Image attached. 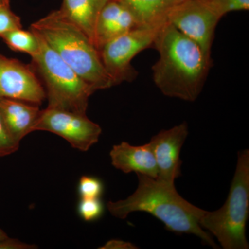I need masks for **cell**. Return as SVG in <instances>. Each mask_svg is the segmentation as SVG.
Wrapping results in <instances>:
<instances>
[{"label": "cell", "instance_id": "2", "mask_svg": "<svg viewBox=\"0 0 249 249\" xmlns=\"http://www.w3.org/2000/svg\"><path fill=\"white\" fill-rule=\"evenodd\" d=\"M137 190L126 199L107 203L108 211L118 219H124L134 212H145L163 223L165 229L178 234H193L203 243L217 248L211 234L200 226L204 210L183 199L175 183L137 174Z\"/></svg>", "mask_w": 249, "mask_h": 249}, {"label": "cell", "instance_id": "15", "mask_svg": "<svg viewBox=\"0 0 249 249\" xmlns=\"http://www.w3.org/2000/svg\"><path fill=\"white\" fill-rule=\"evenodd\" d=\"M1 38L6 45L14 52H22L34 56L38 53L40 44L38 36L34 31L15 29L5 34Z\"/></svg>", "mask_w": 249, "mask_h": 249}, {"label": "cell", "instance_id": "9", "mask_svg": "<svg viewBox=\"0 0 249 249\" xmlns=\"http://www.w3.org/2000/svg\"><path fill=\"white\" fill-rule=\"evenodd\" d=\"M0 98L39 106L45 101L46 92L31 66L0 54Z\"/></svg>", "mask_w": 249, "mask_h": 249}, {"label": "cell", "instance_id": "1", "mask_svg": "<svg viewBox=\"0 0 249 249\" xmlns=\"http://www.w3.org/2000/svg\"><path fill=\"white\" fill-rule=\"evenodd\" d=\"M152 47L160 54L152 67L156 86L168 97L196 101L213 66L212 58L168 22L160 28Z\"/></svg>", "mask_w": 249, "mask_h": 249}, {"label": "cell", "instance_id": "21", "mask_svg": "<svg viewBox=\"0 0 249 249\" xmlns=\"http://www.w3.org/2000/svg\"><path fill=\"white\" fill-rule=\"evenodd\" d=\"M36 245L21 242L17 239L10 238L9 236L0 240V249H34Z\"/></svg>", "mask_w": 249, "mask_h": 249}, {"label": "cell", "instance_id": "24", "mask_svg": "<svg viewBox=\"0 0 249 249\" xmlns=\"http://www.w3.org/2000/svg\"><path fill=\"white\" fill-rule=\"evenodd\" d=\"M10 3L9 0H0V6Z\"/></svg>", "mask_w": 249, "mask_h": 249}, {"label": "cell", "instance_id": "3", "mask_svg": "<svg viewBox=\"0 0 249 249\" xmlns=\"http://www.w3.org/2000/svg\"><path fill=\"white\" fill-rule=\"evenodd\" d=\"M30 29L42 37L96 91L114 86L98 49L88 36L65 17L60 10L52 11L33 23Z\"/></svg>", "mask_w": 249, "mask_h": 249}, {"label": "cell", "instance_id": "14", "mask_svg": "<svg viewBox=\"0 0 249 249\" xmlns=\"http://www.w3.org/2000/svg\"><path fill=\"white\" fill-rule=\"evenodd\" d=\"M109 1L111 0H62L59 10L65 17L79 27L94 45L95 28L98 16Z\"/></svg>", "mask_w": 249, "mask_h": 249}, {"label": "cell", "instance_id": "22", "mask_svg": "<svg viewBox=\"0 0 249 249\" xmlns=\"http://www.w3.org/2000/svg\"><path fill=\"white\" fill-rule=\"evenodd\" d=\"M101 249H138L133 244L121 240H111L106 242L104 245L99 247Z\"/></svg>", "mask_w": 249, "mask_h": 249}, {"label": "cell", "instance_id": "5", "mask_svg": "<svg viewBox=\"0 0 249 249\" xmlns=\"http://www.w3.org/2000/svg\"><path fill=\"white\" fill-rule=\"evenodd\" d=\"M37 36L40 50L31 57V66L45 85L48 107L86 114L90 96L96 90L78 76L42 37Z\"/></svg>", "mask_w": 249, "mask_h": 249}, {"label": "cell", "instance_id": "23", "mask_svg": "<svg viewBox=\"0 0 249 249\" xmlns=\"http://www.w3.org/2000/svg\"><path fill=\"white\" fill-rule=\"evenodd\" d=\"M8 237L7 234H6V232H5L4 231L0 228V240H1V239L5 238V237Z\"/></svg>", "mask_w": 249, "mask_h": 249}, {"label": "cell", "instance_id": "7", "mask_svg": "<svg viewBox=\"0 0 249 249\" xmlns=\"http://www.w3.org/2000/svg\"><path fill=\"white\" fill-rule=\"evenodd\" d=\"M35 131L56 134L82 152L88 151L102 133L99 124L90 120L86 114L48 107L41 110Z\"/></svg>", "mask_w": 249, "mask_h": 249}, {"label": "cell", "instance_id": "6", "mask_svg": "<svg viewBox=\"0 0 249 249\" xmlns=\"http://www.w3.org/2000/svg\"><path fill=\"white\" fill-rule=\"evenodd\" d=\"M163 25L134 28L109 41L100 49L101 61L114 86L135 79L137 72L131 62L136 55L153 46Z\"/></svg>", "mask_w": 249, "mask_h": 249}, {"label": "cell", "instance_id": "18", "mask_svg": "<svg viewBox=\"0 0 249 249\" xmlns=\"http://www.w3.org/2000/svg\"><path fill=\"white\" fill-rule=\"evenodd\" d=\"M78 190L80 198H101L104 185L100 178L84 175L80 178Z\"/></svg>", "mask_w": 249, "mask_h": 249}, {"label": "cell", "instance_id": "10", "mask_svg": "<svg viewBox=\"0 0 249 249\" xmlns=\"http://www.w3.org/2000/svg\"><path fill=\"white\" fill-rule=\"evenodd\" d=\"M188 135L186 122L164 129L152 137L149 142L158 168V178L175 183L181 176L182 161L180 159L181 148Z\"/></svg>", "mask_w": 249, "mask_h": 249}, {"label": "cell", "instance_id": "8", "mask_svg": "<svg viewBox=\"0 0 249 249\" xmlns=\"http://www.w3.org/2000/svg\"><path fill=\"white\" fill-rule=\"evenodd\" d=\"M221 18L200 0H184L171 10L167 22L196 42L211 58L214 31Z\"/></svg>", "mask_w": 249, "mask_h": 249}, {"label": "cell", "instance_id": "16", "mask_svg": "<svg viewBox=\"0 0 249 249\" xmlns=\"http://www.w3.org/2000/svg\"><path fill=\"white\" fill-rule=\"evenodd\" d=\"M222 19L229 13L248 11L249 0H200Z\"/></svg>", "mask_w": 249, "mask_h": 249}, {"label": "cell", "instance_id": "4", "mask_svg": "<svg viewBox=\"0 0 249 249\" xmlns=\"http://www.w3.org/2000/svg\"><path fill=\"white\" fill-rule=\"evenodd\" d=\"M249 214V150L238 152L227 200L220 209L206 211L200 226L224 249H248L246 227Z\"/></svg>", "mask_w": 249, "mask_h": 249}, {"label": "cell", "instance_id": "13", "mask_svg": "<svg viewBox=\"0 0 249 249\" xmlns=\"http://www.w3.org/2000/svg\"><path fill=\"white\" fill-rule=\"evenodd\" d=\"M132 15L138 27L163 25L171 10L184 0H118Z\"/></svg>", "mask_w": 249, "mask_h": 249}, {"label": "cell", "instance_id": "17", "mask_svg": "<svg viewBox=\"0 0 249 249\" xmlns=\"http://www.w3.org/2000/svg\"><path fill=\"white\" fill-rule=\"evenodd\" d=\"M78 213L83 220L93 222L102 217L104 205L100 198H80Z\"/></svg>", "mask_w": 249, "mask_h": 249}, {"label": "cell", "instance_id": "19", "mask_svg": "<svg viewBox=\"0 0 249 249\" xmlns=\"http://www.w3.org/2000/svg\"><path fill=\"white\" fill-rule=\"evenodd\" d=\"M22 28L21 19L11 9L10 3L0 6V38L9 31Z\"/></svg>", "mask_w": 249, "mask_h": 249}, {"label": "cell", "instance_id": "20", "mask_svg": "<svg viewBox=\"0 0 249 249\" xmlns=\"http://www.w3.org/2000/svg\"><path fill=\"white\" fill-rule=\"evenodd\" d=\"M19 144L15 142L10 136L0 114V157L14 153L19 149Z\"/></svg>", "mask_w": 249, "mask_h": 249}, {"label": "cell", "instance_id": "11", "mask_svg": "<svg viewBox=\"0 0 249 249\" xmlns=\"http://www.w3.org/2000/svg\"><path fill=\"white\" fill-rule=\"evenodd\" d=\"M111 164L123 173H136L158 178V168L150 143L134 146L123 142L114 145L109 153Z\"/></svg>", "mask_w": 249, "mask_h": 249}, {"label": "cell", "instance_id": "12", "mask_svg": "<svg viewBox=\"0 0 249 249\" xmlns=\"http://www.w3.org/2000/svg\"><path fill=\"white\" fill-rule=\"evenodd\" d=\"M40 113L41 109L36 105L0 98V114L10 136L18 144L34 132Z\"/></svg>", "mask_w": 249, "mask_h": 249}]
</instances>
